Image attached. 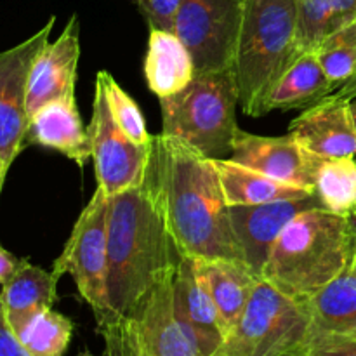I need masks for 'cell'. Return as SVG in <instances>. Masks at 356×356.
<instances>
[{
    "instance_id": "obj_5",
    "label": "cell",
    "mask_w": 356,
    "mask_h": 356,
    "mask_svg": "<svg viewBox=\"0 0 356 356\" xmlns=\"http://www.w3.org/2000/svg\"><path fill=\"white\" fill-rule=\"evenodd\" d=\"M238 87L233 70L197 75L181 92L160 99L162 132L207 159H226L240 127Z\"/></svg>"
},
{
    "instance_id": "obj_19",
    "label": "cell",
    "mask_w": 356,
    "mask_h": 356,
    "mask_svg": "<svg viewBox=\"0 0 356 356\" xmlns=\"http://www.w3.org/2000/svg\"><path fill=\"white\" fill-rule=\"evenodd\" d=\"M145 79L159 99L186 89L197 76L193 58L184 42L170 30L149 28L145 56Z\"/></svg>"
},
{
    "instance_id": "obj_10",
    "label": "cell",
    "mask_w": 356,
    "mask_h": 356,
    "mask_svg": "<svg viewBox=\"0 0 356 356\" xmlns=\"http://www.w3.org/2000/svg\"><path fill=\"white\" fill-rule=\"evenodd\" d=\"M56 16L14 47L0 52V159L7 167L26 146L28 79L38 52L49 42Z\"/></svg>"
},
{
    "instance_id": "obj_22",
    "label": "cell",
    "mask_w": 356,
    "mask_h": 356,
    "mask_svg": "<svg viewBox=\"0 0 356 356\" xmlns=\"http://www.w3.org/2000/svg\"><path fill=\"white\" fill-rule=\"evenodd\" d=\"M332 92V86L315 51L302 52L270 90L264 103V115L273 110L289 111L312 106Z\"/></svg>"
},
{
    "instance_id": "obj_15",
    "label": "cell",
    "mask_w": 356,
    "mask_h": 356,
    "mask_svg": "<svg viewBox=\"0 0 356 356\" xmlns=\"http://www.w3.org/2000/svg\"><path fill=\"white\" fill-rule=\"evenodd\" d=\"M80 61V23L73 14L54 42H47L35 58L28 79V115L51 101L75 96Z\"/></svg>"
},
{
    "instance_id": "obj_20",
    "label": "cell",
    "mask_w": 356,
    "mask_h": 356,
    "mask_svg": "<svg viewBox=\"0 0 356 356\" xmlns=\"http://www.w3.org/2000/svg\"><path fill=\"white\" fill-rule=\"evenodd\" d=\"M219 183L229 207L236 205H263L278 200H298L313 197L308 188L292 186L249 169L232 159H212Z\"/></svg>"
},
{
    "instance_id": "obj_30",
    "label": "cell",
    "mask_w": 356,
    "mask_h": 356,
    "mask_svg": "<svg viewBox=\"0 0 356 356\" xmlns=\"http://www.w3.org/2000/svg\"><path fill=\"white\" fill-rule=\"evenodd\" d=\"M149 28L170 30L181 0H132Z\"/></svg>"
},
{
    "instance_id": "obj_24",
    "label": "cell",
    "mask_w": 356,
    "mask_h": 356,
    "mask_svg": "<svg viewBox=\"0 0 356 356\" xmlns=\"http://www.w3.org/2000/svg\"><path fill=\"white\" fill-rule=\"evenodd\" d=\"M299 24L296 51H315L320 42L356 19V0H298Z\"/></svg>"
},
{
    "instance_id": "obj_11",
    "label": "cell",
    "mask_w": 356,
    "mask_h": 356,
    "mask_svg": "<svg viewBox=\"0 0 356 356\" xmlns=\"http://www.w3.org/2000/svg\"><path fill=\"white\" fill-rule=\"evenodd\" d=\"M232 160L268 177L313 191L322 156L302 148L291 134L257 136L240 129L233 143Z\"/></svg>"
},
{
    "instance_id": "obj_35",
    "label": "cell",
    "mask_w": 356,
    "mask_h": 356,
    "mask_svg": "<svg viewBox=\"0 0 356 356\" xmlns=\"http://www.w3.org/2000/svg\"><path fill=\"white\" fill-rule=\"evenodd\" d=\"M351 113H353V120H355V125H356V97H355V99H351Z\"/></svg>"
},
{
    "instance_id": "obj_27",
    "label": "cell",
    "mask_w": 356,
    "mask_h": 356,
    "mask_svg": "<svg viewBox=\"0 0 356 356\" xmlns=\"http://www.w3.org/2000/svg\"><path fill=\"white\" fill-rule=\"evenodd\" d=\"M315 54L334 92L356 76V19L320 42Z\"/></svg>"
},
{
    "instance_id": "obj_13",
    "label": "cell",
    "mask_w": 356,
    "mask_h": 356,
    "mask_svg": "<svg viewBox=\"0 0 356 356\" xmlns=\"http://www.w3.org/2000/svg\"><path fill=\"white\" fill-rule=\"evenodd\" d=\"M174 313L204 356H214L225 341L218 309L205 280L202 259L181 254L172 284Z\"/></svg>"
},
{
    "instance_id": "obj_4",
    "label": "cell",
    "mask_w": 356,
    "mask_h": 356,
    "mask_svg": "<svg viewBox=\"0 0 356 356\" xmlns=\"http://www.w3.org/2000/svg\"><path fill=\"white\" fill-rule=\"evenodd\" d=\"M298 0H245L233 73L247 117H263L268 94L298 58Z\"/></svg>"
},
{
    "instance_id": "obj_36",
    "label": "cell",
    "mask_w": 356,
    "mask_h": 356,
    "mask_svg": "<svg viewBox=\"0 0 356 356\" xmlns=\"http://www.w3.org/2000/svg\"><path fill=\"white\" fill-rule=\"evenodd\" d=\"M355 337H356V336H355Z\"/></svg>"
},
{
    "instance_id": "obj_34",
    "label": "cell",
    "mask_w": 356,
    "mask_h": 356,
    "mask_svg": "<svg viewBox=\"0 0 356 356\" xmlns=\"http://www.w3.org/2000/svg\"><path fill=\"white\" fill-rule=\"evenodd\" d=\"M9 169H10V167H7L6 162L0 159V193H2L3 183H6V176H7V172H9Z\"/></svg>"
},
{
    "instance_id": "obj_14",
    "label": "cell",
    "mask_w": 356,
    "mask_h": 356,
    "mask_svg": "<svg viewBox=\"0 0 356 356\" xmlns=\"http://www.w3.org/2000/svg\"><path fill=\"white\" fill-rule=\"evenodd\" d=\"M289 134L322 159L356 156V125L351 101L332 92L292 120Z\"/></svg>"
},
{
    "instance_id": "obj_7",
    "label": "cell",
    "mask_w": 356,
    "mask_h": 356,
    "mask_svg": "<svg viewBox=\"0 0 356 356\" xmlns=\"http://www.w3.org/2000/svg\"><path fill=\"white\" fill-rule=\"evenodd\" d=\"M245 0H181L172 31L193 58L197 75L235 65Z\"/></svg>"
},
{
    "instance_id": "obj_6",
    "label": "cell",
    "mask_w": 356,
    "mask_h": 356,
    "mask_svg": "<svg viewBox=\"0 0 356 356\" xmlns=\"http://www.w3.org/2000/svg\"><path fill=\"white\" fill-rule=\"evenodd\" d=\"M312 334L305 301L259 278L235 329L214 356H289Z\"/></svg>"
},
{
    "instance_id": "obj_1",
    "label": "cell",
    "mask_w": 356,
    "mask_h": 356,
    "mask_svg": "<svg viewBox=\"0 0 356 356\" xmlns=\"http://www.w3.org/2000/svg\"><path fill=\"white\" fill-rule=\"evenodd\" d=\"M179 257L152 145L145 179L110 197L106 306L96 318L104 341L101 356H131L132 323L156 287L176 273Z\"/></svg>"
},
{
    "instance_id": "obj_8",
    "label": "cell",
    "mask_w": 356,
    "mask_h": 356,
    "mask_svg": "<svg viewBox=\"0 0 356 356\" xmlns=\"http://www.w3.org/2000/svg\"><path fill=\"white\" fill-rule=\"evenodd\" d=\"M108 209L110 197L96 188L52 266L58 278L66 273L73 278L80 298L90 306L96 318L103 315L106 306Z\"/></svg>"
},
{
    "instance_id": "obj_33",
    "label": "cell",
    "mask_w": 356,
    "mask_h": 356,
    "mask_svg": "<svg viewBox=\"0 0 356 356\" xmlns=\"http://www.w3.org/2000/svg\"><path fill=\"white\" fill-rule=\"evenodd\" d=\"M336 94H339L341 97H346V99H350V101L355 99L356 97V76L353 80H350L346 86H343L341 89H337Z\"/></svg>"
},
{
    "instance_id": "obj_32",
    "label": "cell",
    "mask_w": 356,
    "mask_h": 356,
    "mask_svg": "<svg viewBox=\"0 0 356 356\" xmlns=\"http://www.w3.org/2000/svg\"><path fill=\"white\" fill-rule=\"evenodd\" d=\"M21 259H17L16 256H13L10 252H7L2 245H0V287L9 280L14 275V271L19 266Z\"/></svg>"
},
{
    "instance_id": "obj_2",
    "label": "cell",
    "mask_w": 356,
    "mask_h": 356,
    "mask_svg": "<svg viewBox=\"0 0 356 356\" xmlns=\"http://www.w3.org/2000/svg\"><path fill=\"white\" fill-rule=\"evenodd\" d=\"M153 152L167 221L179 254L243 263L212 159L163 132L153 136Z\"/></svg>"
},
{
    "instance_id": "obj_17",
    "label": "cell",
    "mask_w": 356,
    "mask_h": 356,
    "mask_svg": "<svg viewBox=\"0 0 356 356\" xmlns=\"http://www.w3.org/2000/svg\"><path fill=\"white\" fill-rule=\"evenodd\" d=\"M26 145L54 149L83 169L90 159V139L75 96L61 97L38 108L28 122Z\"/></svg>"
},
{
    "instance_id": "obj_23",
    "label": "cell",
    "mask_w": 356,
    "mask_h": 356,
    "mask_svg": "<svg viewBox=\"0 0 356 356\" xmlns=\"http://www.w3.org/2000/svg\"><path fill=\"white\" fill-rule=\"evenodd\" d=\"M202 268L218 309L222 336L226 337L238 323L259 278L236 261L202 259Z\"/></svg>"
},
{
    "instance_id": "obj_9",
    "label": "cell",
    "mask_w": 356,
    "mask_h": 356,
    "mask_svg": "<svg viewBox=\"0 0 356 356\" xmlns=\"http://www.w3.org/2000/svg\"><path fill=\"white\" fill-rule=\"evenodd\" d=\"M90 139V159L94 162L97 188L108 197L122 193L145 179L152 145L132 141L111 113L106 90L96 79L92 117L87 127Z\"/></svg>"
},
{
    "instance_id": "obj_3",
    "label": "cell",
    "mask_w": 356,
    "mask_h": 356,
    "mask_svg": "<svg viewBox=\"0 0 356 356\" xmlns=\"http://www.w3.org/2000/svg\"><path fill=\"white\" fill-rule=\"evenodd\" d=\"M355 257L356 219L315 205L299 212L282 232L263 278L302 299L339 277Z\"/></svg>"
},
{
    "instance_id": "obj_12",
    "label": "cell",
    "mask_w": 356,
    "mask_h": 356,
    "mask_svg": "<svg viewBox=\"0 0 356 356\" xmlns=\"http://www.w3.org/2000/svg\"><path fill=\"white\" fill-rule=\"evenodd\" d=\"M320 205L316 197L298 198V200H278L263 205H236L229 207L233 233L242 252L245 266L263 278L268 259L278 236L289 222L309 207Z\"/></svg>"
},
{
    "instance_id": "obj_29",
    "label": "cell",
    "mask_w": 356,
    "mask_h": 356,
    "mask_svg": "<svg viewBox=\"0 0 356 356\" xmlns=\"http://www.w3.org/2000/svg\"><path fill=\"white\" fill-rule=\"evenodd\" d=\"M289 356H356V337L312 330L308 339Z\"/></svg>"
},
{
    "instance_id": "obj_21",
    "label": "cell",
    "mask_w": 356,
    "mask_h": 356,
    "mask_svg": "<svg viewBox=\"0 0 356 356\" xmlns=\"http://www.w3.org/2000/svg\"><path fill=\"white\" fill-rule=\"evenodd\" d=\"M309 316L312 330L320 334L356 336V257L346 271L332 282L302 298Z\"/></svg>"
},
{
    "instance_id": "obj_31",
    "label": "cell",
    "mask_w": 356,
    "mask_h": 356,
    "mask_svg": "<svg viewBox=\"0 0 356 356\" xmlns=\"http://www.w3.org/2000/svg\"><path fill=\"white\" fill-rule=\"evenodd\" d=\"M0 356H30L3 320L2 306H0Z\"/></svg>"
},
{
    "instance_id": "obj_26",
    "label": "cell",
    "mask_w": 356,
    "mask_h": 356,
    "mask_svg": "<svg viewBox=\"0 0 356 356\" xmlns=\"http://www.w3.org/2000/svg\"><path fill=\"white\" fill-rule=\"evenodd\" d=\"M72 334V320L51 308L35 315L16 337L30 356H63Z\"/></svg>"
},
{
    "instance_id": "obj_25",
    "label": "cell",
    "mask_w": 356,
    "mask_h": 356,
    "mask_svg": "<svg viewBox=\"0 0 356 356\" xmlns=\"http://www.w3.org/2000/svg\"><path fill=\"white\" fill-rule=\"evenodd\" d=\"M313 195L320 207L356 219V159H322L316 169Z\"/></svg>"
},
{
    "instance_id": "obj_28",
    "label": "cell",
    "mask_w": 356,
    "mask_h": 356,
    "mask_svg": "<svg viewBox=\"0 0 356 356\" xmlns=\"http://www.w3.org/2000/svg\"><path fill=\"white\" fill-rule=\"evenodd\" d=\"M97 80L104 86L106 90L108 103H110L111 113H113L115 120L120 125L122 131L129 136L138 145H152L153 136L149 134L146 129V120L141 113V108L138 106L134 99L118 86L117 80L113 79L110 72L101 70L96 75Z\"/></svg>"
},
{
    "instance_id": "obj_16",
    "label": "cell",
    "mask_w": 356,
    "mask_h": 356,
    "mask_svg": "<svg viewBox=\"0 0 356 356\" xmlns=\"http://www.w3.org/2000/svg\"><path fill=\"white\" fill-rule=\"evenodd\" d=\"M174 275L156 287L132 323L129 332L131 356H204L174 313Z\"/></svg>"
},
{
    "instance_id": "obj_18",
    "label": "cell",
    "mask_w": 356,
    "mask_h": 356,
    "mask_svg": "<svg viewBox=\"0 0 356 356\" xmlns=\"http://www.w3.org/2000/svg\"><path fill=\"white\" fill-rule=\"evenodd\" d=\"M58 280L52 271L49 273L28 259H21L13 277L0 289L3 320L14 336H17L35 315L54 306Z\"/></svg>"
}]
</instances>
